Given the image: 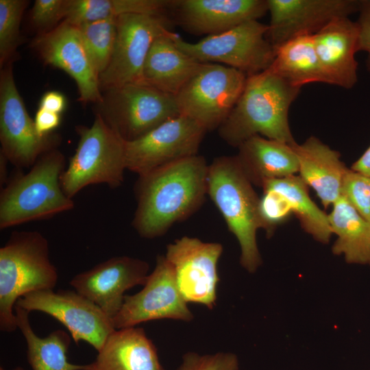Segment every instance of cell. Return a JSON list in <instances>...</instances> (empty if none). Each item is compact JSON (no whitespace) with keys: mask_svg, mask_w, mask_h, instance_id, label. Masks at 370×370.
I'll use <instances>...</instances> for the list:
<instances>
[{"mask_svg":"<svg viewBox=\"0 0 370 370\" xmlns=\"http://www.w3.org/2000/svg\"><path fill=\"white\" fill-rule=\"evenodd\" d=\"M206 132L184 115L169 119L143 136L125 142L127 170L140 175L197 155Z\"/></svg>","mask_w":370,"mask_h":370,"instance_id":"4fadbf2b","label":"cell"},{"mask_svg":"<svg viewBox=\"0 0 370 370\" xmlns=\"http://www.w3.org/2000/svg\"><path fill=\"white\" fill-rule=\"evenodd\" d=\"M66 168L58 149L42 155L26 173H17L1 188L0 229L51 218L72 210L73 199L62 190L60 178Z\"/></svg>","mask_w":370,"mask_h":370,"instance_id":"3957f363","label":"cell"},{"mask_svg":"<svg viewBox=\"0 0 370 370\" xmlns=\"http://www.w3.org/2000/svg\"><path fill=\"white\" fill-rule=\"evenodd\" d=\"M0 370H4V369L2 367H1ZM14 370H24V369L21 367H17Z\"/></svg>","mask_w":370,"mask_h":370,"instance_id":"f35d334b","label":"cell"},{"mask_svg":"<svg viewBox=\"0 0 370 370\" xmlns=\"http://www.w3.org/2000/svg\"><path fill=\"white\" fill-rule=\"evenodd\" d=\"M259 211L262 229L269 237L293 213L289 202L282 195L267 189H263L260 198Z\"/></svg>","mask_w":370,"mask_h":370,"instance_id":"1f68e13d","label":"cell"},{"mask_svg":"<svg viewBox=\"0 0 370 370\" xmlns=\"http://www.w3.org/2000/svg\"><path fill=\"white\" fill-rule=\"evenodd\" d=\"M15 305L29 312L36 310L51 316L67 328L76 344L86 341L97 352L116 330L110 317L75 290L34 291L19 298Z\"/></svg>","mask_w":370,"mask_h":370,"instance_id":"7c38bea8","label":"cell"},{"mask_svg":"<svg viewBox=\"0 0 370 370\" xmlns=\"http://www.w3.org/2000/svg\"><path fill=\"white\" fill-rule=\"evenodd\" d=\"M300 90L269 69L247 76L238 100L217 129L219 136L237 148L256 135L295 144L288 111Z\"/></svg>","mask_w":370,"mask_h":370,"instance_id":"7a4b0ae2","label":"cell"},{"mask_svg":"<svg viewBox=\"0 0 370 370\" xmlns=\"http://www.w3.org/2000/svg\"><path fill=\"white\" fill-rule=\"evenodd\" d=\"M97 74L108 66L116 37V18L99 20L77 26Z\"/></svg>","mask_w":370,"mask_h":370,"instance_id":"f1b7e54d","label":"cell"},{"mask_svg":"<svg viewBox=\"0 0 370 370\" xmlns=\"http://www.w3.org/2000/svg\"><path fill=\"white\" fill-rule=\"evenodd\" d=\"M247 75L225 65L202 63L175 95L180 114L207 132L218 129L238 100Z\"/></svg>","mask_w":370,"mask_h":370,"instance_id":"9c48e42d","label":"cell"},{"mask_svg":"<svg viewBox=\"0 0 370 370\" xmlns=\"http://www.w3.org/2000/svg\"><path fill=\"white\" fill-rule=\"evenodd\" d=\"M275 59L269 68L294 86L325 83L312 35L293 38L275 48Z\"/></svg>","mask_w":370,"mask_h":370,"instance_id":"4316f807","label":"cell"},{"mask_svg":"<svg viewBox=\"0 0 370 370\" xmlns=\"http://www.w3.org/2000/svg\"><path fill=\"white\" fill-rule=\"evenodd\" d=\"M268 30V25L253 20L194 43L179 35L175 42L200 62L225 65L249 76L267 70L275 59L276 49L267 37Z\"/></svg>","mask_w":370,"mask_h":370,"instance_id":"ba28073f","label":"cell"},{"mask_svg":"<svg viewBox=\"0 0 370 370\" xmlns=\"http://www.w3.org/2000/svg\"><path fill=\"white\" fill-rule=\"evenodd\" d=\"M67 0H36L30 13L38 34L46 33L62 23L66 16Z\"/></svg>","mask_w":370,"mask_h":370,"instance_id":"d6a6232c","label":"cell"},{"mask_svg":"<svg viewBox=\"0 0 370 370\" xmlns=\"http://www.w3.org/2000/svg\"><path fill=\"white\" fill-rule=\"evenodd\" d=\"M351 169L370 177V146L352 164Z\"/></svg>","mask_w":370,"mask_h":370,"instance_id":"74e56055","label":"cell"},{"mask_svg":"<svg viewBox=\"0 0 370 370\" xmlns=\"http://www.w3.org/2000/svg\"><path fill=\"white\" fill-rule=\"evenodd\" d=\"M341 195L370 223V177L348 169L343 178Z\"/></svg>","mask_w":370,"mask_h":370,"instance_id":"4dcf8cb0","label":"cell"},{"mask_svg":"<svg viewBox=\"0 0 370 370\" xmlns=\"http://www.w3.org/2000/svg\"><path fill=\"white\" fill-rule=\"evenodd\" d=\"M177 34L158 37L152 44L143 72V82L175 96L198 71L203 62L182 51L175 44Z\"/></svg>","mask_w":370,"mask_h":370,"instance_id":"cb8c5ba5","label":"cell"},{"mask_svg":"<svg viewBox=\"0 0 370 370\" xmlns=\"http://www.w3.org/2000/svg\"><path fill=\"white\" fill-rule=\"evenodd\" d=\"M261 188L282 195L289 202L301 227L316 241L325 244L330 241L332 232L328 215L310 199L308 186L299 176L293 175L269 180Z\"/></svg>","mask_w":370,"mask_h":370,"instance_id":"83f0119b","label":"cell"},{"mask_svg":"<svg viewBox=\"0 0 370 370\" xmlns=\"http://www.w3.org/2000/svg\"><path fill=\"white\" fill-rule=\"evenodd\" d=\"M26 0H0V68L14 61L21 43L20 26Z\"/></svg>","mask_w":370,"mask_h":370,"instance_id":"f546056e","label":"cell"},{"mask_svg":"<svg viewBox=\"0 0 370 370\" xmlns=\"http://www.w3.org/2000/svg\"><path fill=\"white\" fill-rule=\"evenodd\" d=\"M270 23L267 37L275 48L313 35L333 20L358 12V0H267Z\"/></svg>","mask_w":370,"mask_h":370,"instance_id":"ac0fdd59","label":"cell"},{"mask_svg":"<svg viewBox=\"0 0 370 370\" xmlns=\"http://www.w3.org/2000/svg\"><path fill=\"white\" fill-rule=\"evenodd\" d=\"M76 131L78 144L60 178L66 195L73 199L92 184L120 186L127 170L125 141L98 113L91 126L79 125Z\"/></svg>","mask_w":370,"mask_h":370,"instance_id":"8992f818","label":"cell"},{"mask_svg":"<svg viewBox=\"0 0 370 370\" xmlns=\"http://www.w3.org/2000/svg\"><path fill=\"white\" fill-rule=\"evenodd\" d=\"M238 149L235 156L237 162L253 185L262 187L267 181L293 175L299 171L293 145L256 135L243 143Z\"/></svg>","mask_w":370,"mask_h":370,"instance_id":"603a6c76","label":"cell"},{"mask_svg":"<svg viewBox=\"0 0 370 370\" xmlns=\"http://www.w3.org/2000/svg\"><path fill=\"white\" fill-rule=\"evenodd\" d=\"M32 47L44 63L64 71L73 79L80 102L97 105L101 103L99 75L77 26L63 21L53 29L38 34Z\"/></svg>","mask_w":370,"mask_h":370,"instance_id":"2e32d148","label":"cell"},{"mask_svg":"<svg viewBox=\"0 0 370 370\" xmlns=\"http://www.w3.org/2000/svg\"><path fill=\"white\" fill-rule=\"evenodd\" d=\"M209 164L195 155L138 175L132 225L145 238L164 235L194 213L208 195Z\"/></svg>","mask_w":370,"mask_h":370,"instance_id":"6da1fadb","label":"cell"},{"mask_svg":"<svg viewBox=\"0 0 370 370\" xmlns=\"http://www.w3.org/2000/svg\"><path fill=\"white\" fill-rule=\"evenodd\" d=\"M358 12V51L367 53L366 65L370 73V0L360 1Z\"/></svg>","mask_w":370,"mask_h":370,"instance_id":"e575fe53","label":"cell"},{"mask_svg":"<svg viewBox=\"0 0 370 370\" xmlns=\"http://www.w3.org/2000/svg\"><path fill=\"white\" fill-rule=\"evenodd\" d=\"M102 96L97 113L125 142L181 115L175 96L145 82L112 88L102 92Z\"/></svg>","mask_w":370,"mask_h":370,"instance_id":"52a82bcc","label":"cell"},{"mask_svg":"<svg viewBox=\"0 0 370 370\" xmlns=\"http://www.w3.org/2000/svg\"><path fill=\"white\" fill-rule=\"evenodd\" d=\"M237 356L230 352L199 354L188 352L177 370H238Z\"/></svg>","mask_w":370,"mask_h":370,"instance_id":"836d02e7","label":"cell"},{"mask_svg":"<svg viewBox=\"0 0 370 370\" xmlns=\"http://www.w3.org/2000/svg\"><path fill=\"white\" fill-rule=\"evenodd\" d=\"M58 280L47 239L37 231L12 232L0 248V330L12 332L18 328L14 310L19 298L53 289Z\"/></svg>","mask_w":370,"mask_h":370,"instance_id":"5b68a950","label":"cell"},{"mask_svg":"<svg viewBox=\"0 0 370 370\" xmlns=\"http://www.w3.org/2000/svg\"><path fill=\"white\" fill-rule=\"evenodd\" d=\"M66 107V99L63 94L58 91L46 92L39 102V108L57 114H61Z\"/></svg>","mask_w":370,"mask_h":370,"instance_id":"8d00e7d4","label":"cell"},{"mask_svg":"<svg viewBox=\"0 0 370 370\" xmlns=\"http://www.w3.org/2000/svg\"><path fill=\"white\" fill-rule=\"evenodd\" d=\"M325 83L349 89L358 81L359 31L349 17L338 18L312 35Z\"/></svg>","mask_w":370,"mask_h":370,"instance_id":"ffe728a7","label":"cell"},{"mask_svg":"<svg viewBox=\"0 0 370 370\" xmlns=\"http://www.w3.org/2000/svg\"><path fill=\"white\" fill-rule=\"evenodd\" d=\"M299 162V177L316 192L323 206L333 205L341 196L343 178L348 168L339 152L315 136L301 145H293Z\"/></svg>","mask_w":370,"mask_h":370,"instance_id":"44dd1931","label":"cell"},{"mask_svg":"<svg viewBox=\"0 0 370 370\" xmlns=\"http://www.w3.org/2000/svg\"><path fill=\"white\" fill-rule=\"evenodd\" d=\"M328 214L332 234L337 236L332 250L350 264L370 266V223L342 195Z\"/></svg>","mask_w":370,"mask_h":370,"instance_id":"d4e9b609","label":"cell"},{"mask_svg":"<svg viewBox=\"0 0 370 370\" xmlns=\"http://www.w3.org/2000/svg\"><path fill=\"white\" fill-rule=\"evenodd\" d=\"M208 195L238 242L241 264L254 273L262 264L256 241L258 230L262 229L260 197L235 156L217 157L209 164Z\"/></svg>","mask_w":370,"mask_h":370,"instance_id":"277c9868","label":"cell"},{"mask_svg":"<svg viewBox=\"0 0 370 370\" xmlns=\"http://www.w3.org/2000/svg\"><path fill=\"white\" fill-rule=\"evenodd\" d=\"M17 328L27 345V359L33 370H84L85 365L69 362L67 352L71 344L68 333L56 330L40 338L34 332L29 320V312L14 306Z\"/></svg>","mask_w":370,"mask_h":370,"instance_id":"484cf974","label":"cell"},{"mask_svg":"<svg viewBox=\"0 0 370 370\" xmlns=\"http://www.w3.org/2000/svg\"><path fill=\"white\" fill-rule=\"evenodd\" d=\"M268 12L267 0H173L170 12L186 32L216 35Z\"/></svg>","mask_w":370,"mask_h":370,"instance_id":"d6986e66","label":"cell"},{"mask_svg":"<svg viewBox=\"0 0 370 370\" xmlns=\"http://www.w3.org/2000/svg\"><path fill=\"white\" fill-rule=\"evenodd\" d=\"M143 286L138 293L125 296L120 311L112 319L116 330L152 320L190 321L193 319L164 255L157 257L155 267Z\"/></svg>","mask_w":370,"mask_h":370,"instance_id":"5bb4252c","label":"cell"},{"mask_svg":"<svg viewBox=\"0 0 370 370\" xmlns=\"http://www.w3.org/2000/svg\"><path fill=\"white\" fill-rule=\"evenodd\" d=\"M149 269L145 260L126 256H114L75 275L69 283L75 291L113 319L122 307L125 292L144 285Z\"/></svg>","mask_w":370,"mask_h":370,"instance_id":"e0dca14e","label":"cell"},{"mask_svg":"<svg viewBox=\"0 0 370 370\" xmlns=\"http://www.w3.org/2000/svg\"><path fill=\"white\" fill-rule=\"evenodd\" d=\"M13 62L0 72V152L16 168H31L47 152L57 149L60 137L40 136L17 89Z\"/></svg>","mask_w":370,"mask_h":370,"instance_id":"30bf717a","label":"cell"},{"mask_svg":"<svg viewBox=\"0 0 370 370\" xmlns=\"http://www.w3.org/2000/svg\"><path fill=\"white\" fill-rule=\"evenodd\" d=\"M34 121L38 133L45 136L53 133L59 126L61 115L38 108Z\"/></svg>","mask_w":370,"mask_h":370,"instance_id":"d590c367","label":"cell"},{"mask_svg":"<svg viewBox=\"0 0 370 370\" xmlns=\"http://www.w3.org/2000/svg\"><path fill=\"white\" fill-rule=\"evenodd\" d=\"M167 15L127 14L116 18V37L110 62L99 75L101 92L143 82L144 64L153 42L171 34Z\"/></svg>","mask_w":370,"mask_h":370,"instance_id":"8fae6325","label":"cell"},{"mask_svg":"<svg viewBox=\"0 0 370 370\" xmlns=\"http://www.w3.org/2000/svg\"><path fill=\"white\" fill-rule=\"evenodd\" d=\"M84 370H164L156 349L141 328L115 330Z\"/></svg>","mask_w":370,"mask_h":370,"instance_id":"7402d4cb","label":"cell"},{"mask_svg":"<svg viewBox=\"0 0 370 370\" xmlns=\"http://www.w3.org/2000/svg\"><path fill=\"white\" fill-rule=\"evenodd\" d=\"M223 250L221 243L186 236L167 245L164 256L172 266L179 290L187 303L214 308L219 280L217 265Z\"/></svg>","mask_w":370,"mask_h":370,"instance_id":"9a60e30c","label":"cell"}]
</instances>
